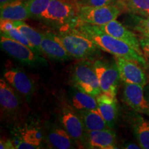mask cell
Listing matches in <instances>:
<instances>
[{"label": "cell", "mask_w": 149, "mask_h": 149, "mask_svg": "<svg viewBox=\"0 0 149 149\" xmlns=\"http://www.w3.org/2000/svg\"><path fill=\"white\" fill-rule=\"evenodd\" d=\"M74 25L75 31L92 41L100 49L112 54L115 57L133 61L144 68L147 67L144 56L139 54L126 43L104 32L99 26L91 25L79 20Z\"/></svg>", "instance_id": "obj_1"}, {"label": "cell", "mask_w": 149, "mask_h": 149, "mask_svg": "<svg viewBox=\"0 0 149 149\" xmlns=\"http://www.w3.org/2000/svg\"><path fill=\"white\" fill-rule=\"evenodd\" d=\"M57 37L72 58L91 61L100 55L101 49L74 29L61 33Z\"/></svg>", "instance_id": "obj_2"}, {"label": "cell", "mask_w": 149, "mask_h": 149, "mask_svg": "<svg viewBox=\"0 0 149 149\" xmlns=\"http://www.w3.org/2000/svg\"><path fill=\"white\" fill-rule=\"evenodd\" d=\"M70 81L78 91L94 97H97L102 93L93 63L91 61L81 60L74 65Z\"/></svg>", "instance_id": "obj_3"}, {"label": "cell", "mask_w": 149, "mask_h": 149, "mask_svg": "<svg viewBox=\"0 0 149 149\" xmlns=\"http://www.w3.org/2000/svg\"><path fill=\"white\" fill-rule=\"evenodd\" d=\"M39 19L55 26H64L72 21L77 22V6L74 8L71 3L65 0H51Z\"/></svg>", "instance_id": "obj_4"}, {"label": "cell", "mask_w": 149, "mask_h": 149, "mask_svg": "<svg viewBox=\"0 0 149 149\" xmlns=\"http://www.w3.org/2000/svg\"><path fill=\"white\" fill-rule=\"evenodd\" d=\"M102 92L116 97L120 75L115 60L109 61L96 59L93 62Z\"/></svg>", "instance_id": "obj_5"}, {"label": "cell", "mask_w": 149, "mask_h": 149, "mask_svg": "<svg viewBox=\"0 0 149 149\" xmlns=\"http://www.w3.org/2000/svg\"><path fill=\"white\" fill-rule=\"evenodd\" d=\"M121 12L122 10L116 4L100 7L77 6V18L79 21L99 26L116 19Z\"/></svg>", "instance_id": "obj_6"}, {"label": "cell", "mask_w": 149, "mask_h": 149, "mask_svg": "<svg viewBox=\"0 0 149 149\" xmlns=\"http://www.w3.org/2000/svg\"><path fill=\"white\" fill-rule=\"evenodd\" d=\"M0 44L2 50L6 53L20 62L29 65L42 62V59L39 57L36 51L2 34H1Z\"/></svg>", "instance_id": "obj_7"}, {"label": "cell", "mask_w": 149, "mask_h": 149, "mask_svg": "<svg viewBox=\"0 0 149 149\" xmlns=\"http://www.w3.org/2000/svg\"><path fill=\"white\" fill-rule=\"evenodd\" d=\"M120 79L124 83L136 84L144 87L147 84V78L141 66L133 61L115 57Z\"/></svg>", "instance_id": "obj_8"}, {"label": "cell", "mask_w": 149, "mask_h": 149, "mask_svg": "<svg viewBox=\"0 0 149 149\" xmlns=\"http://www.w3.org/2000/svg\"><path fill=\"white\" fill-rule=\"evenodd\" d=\"M123 100L135 112L149 116V106L144 95V87L141 85L124 83Z\"/></svg>", "instance_id": "obj_9"}, {"label": "cell", "mask_w": 149, "mask_h": 149, "mask_svg": "<svg viewBox=\"0 0 149 149\" xmlns=\"http://www.w3.org/2000/svg\"><path fill=\"white\" fill-rule=\"evenodd\" d=\"M100 28L107 34L126 43L139 54L143 55V51L141 48L139 39L135 33L126 29L120 22L117 21L116 19L113 20L104 25L100 26Z\"/></svg>", "instance_id": "obj_10"}, {"label": "cell", "mask_w": 149, "mask_h": 149, "mask_svg": "<svg viewBox=\"0 0 149 149\" xmlns=\"http://www.w3.org/2000/svg\"><path fill=\"white\" fill-rule=\"evenodd\" d=\"M40 48L42 53L54 60L66 61L72 58L66 48L59 42L57 35L52 33H44Z\"/></svg>", "instance_id": "obj_11"}, {"label": "cell", "mask_w": 149, "mask_h": 149, "mask_svg": "<svg viewBox=\"0 0 149 149\" xmlns=\"http://www.w3.org/2000/svg\"><path fill=\"white\" fill-rule=\"evenodd\" d=\"M86 141L89 148L98 149L116 148V133L112 128L86 131Z\"/></svg>", "instance_id": "obj_12"}, {"label": "cell", "mask_w": 149, "mask_h": 149, "mask_svg": "<svg viewBox=\"0 0 149 149\" xmlns=\"http://www.w3.org/2000/svg\"><path fill=\"white\" fill-rule=\"evenodd\" d=\"M5 79L17 91L24 96L31 95L34 91V84L28 74L19 68H13L4 72Z\"/></svg>", "instance_id": "obj_13"}, {"label": "cell", "mask_w": 149, "mask_h": 149, "mask_svg": "<svg viewBox=\"0 0 149 149\" xmlns=\"http://www.w3.org/2000/svg\"><path fill=\"white\" fill-rule=\"evenodd\" d=\"M61 122L72 139L83 141L85 128L77 113H74L70 109H64L61 112Z\"/></svg>", "instance_id": "obj_14"}, {"label": "cell", "mask_w": 149, "mask_h": 149, "mask_svg": "<svg viewBox=\"0 0 149 149\" xmlns=\"http://www.w3.org/2000/svg\"><path fill=\"white\" fill-rule=\"evenodd\" d=\"M98 111L107 123L110 128L113 129L115 125L117 116V102L116 97L107 93H102L96 97Z\"/></svg>", "instance_id": "obj_15"}, {"label": "cell", "mask_w": 149, "mask_h": 149, "mask_svg": "<svg viewBox=\"0 0 149 149\" xmlns=\"http://www.w3.org/2000/svg\"><path fill=\"white\" fill-rule=\"evenodd\" d=\"M13 88V87L4 79H0V105L1 113L13 114L19 109V100Z\"/></svg>", "instance_id": "obj_16"}, {"label": "cell", "mask_w": 149, "mask_h": 149, "mask_svg": "<svg viewBox=\"0 0 149 149\" xmlns=\"http://www.w3.org/2000/svg\"><path fill=\"white\" fill-rule=\"evenodd\" d=\"M130 125L141 148L149 149V121L135 112L130 117Z\"/></svg>", "instance_id": "obj_17"}, {"label": "cell", "mask_w": 149, "mask_h": 149, "mask_svg": "<svg viewBox=\"0 0 149 149\" xmlns=\"http://www.w3.org/2000/svg\"><path fill=\"white\" fill-rule=\"evenodd\" d=\"M1 19L24 21L31 18L26 1L17 0L1 8Z\"/></svg>", "instance_id": "obj_18"}, {"label": "cell", "mask_w": 149, "mask_h": 149, "mask_svg": "<svg viewBox=\"0 0 149 149\" xmlns=\"http://www.w3.org/2000/svg\"><path fill=\"white\" fill-rule=\"evenodd\" d=\"M77 115L82 122L86 131L109 129V126L97 109L78 111Z\"/></svg>", "instance_id": "obj_19"}, {"label": "cell", "mask_w": 149, "mask_h": 149, "mask_svg": "<svg viewBox=\"0 0 149 149\" xmlns=\"http://www.w3.org/2000/svg\"><path fill=\"white\" fill-rule=\"evenodd\" d=\"M115 4L130 14L149 17V0H117Z\"/></svg>", "instance_id": "obj_20"}, {"label": "cell", "mask_w": 149, "mask_h": 149, "mask_svg": "<svg viewBox=\"0 0 149 149\" xmlns=\"http://www.w3.org/2000/svg\"><path fill=\"white\" fill-rule=\"evenodd\" d=\"M42 141V134L36 128H29L22 133V139L16 144L15 148H38Z\"/></svg>", "instance_id": "obj_21"}, {"label": "cell", "mask_w": 149, "mask_h": 149, "mask_svg": "<svg viewBox=\"0 0 149 149\" xmlns=\"http://www.w3.org/2000/svg\"><path fill=\"white\" fill-rule=\"evenodd\" d=\"M48 140L54 148L68 149L72 146L71 137L66 130L60 127L54 126L48 133Z\"/></svg>", "instance_id": "obj_22"}, {"label": "cell", "mask_w": 149, "mask_h": 149, "mask_svg": "<svg viewBox=\"0 0 149 149\" xmlns=\"http://www.w3.org/2000/svg\"><path fill=\"white\" fill-rule=\"evenodd\" d=\"M72 104L74 109L78 111L98 109V104L95 97L80 91L74 93L72 96Z\"/></svg>", "instance_id": "obj_23"}, {"label": "cell", "mask_w": 149, "mask_h": 149, "mask_svg": "<svg viewBox=\"0 0 149 149\" xmlns=\"http://www.w3.org/2000/svg\"><path fill=\"white\" fill-rule=\"evenodd\" d=\"M15 27L19 30L25 37L29 40V41L38 53H41V42H42L44 34L39 32L37 30L29 26L26 24H25L23 21H15Z\"/></svg>", "instance_id": "obj_24"}, {"label": "cell", "mask_w": 149, "mask_h": 149, "mask_svg": "<svg viewBox=\"0 0 149 149\" xmlns=\"http://www.w3.org/2000/svg\"><path fill=\"white\" fill-rule=\"evenodd\" d=\"M51 0H26L31 18L38 19L46 10Z\"/></svg>", "instance_id": "obj_25"}, {"label": "cell", "mask_w": 149, "mask_h": 149, "mask_svg": "<svg viewBox=\"0 0 149 149\" xmlns=\"http://www.w3.org/2000/svg\"><path fill=\"white\" fill-rule=\"evenodd\" d=\"M130 19V25L136 32L140 33L143 37H149V17L144 18L137 15L132 14Z\"/></svg>", "instance_id": "obj_26"}, {"label": "cell", "mask_w": 149, "mask_h": 149, "mask_svg": "<svg viewBox=\"0 0 149 149\" xmlns=\"http://www.w3.org/2000/svg\"><path fill=\"white\" fill-rule=\"evenodd\" d=\"M1 34L5 35V36L8 37H10V38L17 41V42L22 43V44H24V45L27 46L28 47L31 48V49L33 50V51L38 53V52L37 51V50L35 48L34 46H33V44H31V43L29 41V40L25 37V35H24L19 30L17 29V28L15 27L13 29H11L8 31H6V32L5 33H1Z\"/></svg>", "instance_id": "obj_27"}, {"label": "cell", "mask_w": 149, "mask_h": 149, "mask_svg": "<svg viewBox=\"0 0 149 149\" xmlns=\"http://www.w3.org/2000/svg\"><path fill=\"white\" fill-rule=\"evenodd\" d=\"M117 0H77V5L79 6L100 7L110 4H115Z\"/></svg>", "instance_id": "obj_28"}, {"label": "cell", "mask_w": 149, "mask_h": 149, "mask_svg": "<svg viewBox=\"0 0 149 149\" xmlns=\"http://www.w3.org/2000/svg\"><path fill=\"white\" fill-rule=\"evenodd\" d=\"M15 28V21L9 19H1L0 29L1 33H5Z\"/></svg>", "instance_id": "obj_29"}, {"label": "cell", "mask_w": 149, "mask_h": 149, "mask_svg": "<svg viewBox=\"0 0 149 149\" xmlns=\"http://www.w3.org/2000/svg\"><path fill=\"white\" fill-rule=\"evenodd\" d=\"M139 40L143 53L149 58V37H143L139 38Z\"/></svg>", "instance_id": "obj_30"}, {"label": "cell", "mask_w": 149, "mask_h": 149, "mask_svg": "<svg viewBox=\"0 0 149 149\" xmlns=\"http://www.w3.org/2000/svg\"><path fill=\"white\" fill-rule=\"evenodd\" d=\"M0 148L6 149V148H15L14 144H13L12 141L10 140H4V139H1L0 141Z\"/></svg>", "instance_id": "obj_31"}, {"label": "cell", "mask_w": 149, "mask_h": 149, "mask_svg": "<svg viewBox=\"0 0 149 149\" xmlns=\"http://www.w3.org/2000/svg\"><path fill=\"white\" fill-rule=\"evenodd\" d=\"M123 148H127V149H132V148L139 149V148H141V146H139V144H135V143L131 142V141H127L126 144H124V146H123Z\"/></svg>", "instance_id": "obj_32"}, {"label": "cell", "mask_w": 149, "mask_h": 149, "mask_svg": "<svg viewBox=\"0 0 149 149\" xmlns=\"http://www.w3.org/2000/svg\"><path fill=\"white\" fill-rule=\"evenodd\" d=\"M15 1H17V0H0V6H1V8H2L3 6L8 4V3H12Z\"/></svg>", "instance_id": "obj_33"}, {"label": "cell", "mask_w": 149, "mask_h": 149, "mask_svg": "<svg viewBox=\"0 0 149 149\" xmlns=\"http://www.w3.org/2000/svg\"><path fill=\"white\" fill-rule=\"evenodd\" d=\"M144 95L149 106V85L146 86V87L144 89Z\"/></svg>", "instance_id": "obj_34"}, {"label": "cell", "mask_w": 149, "mask_h": 149, "mask_svg": "<svg viewBox=\"0 0 149 149\" xmlns=\"http://www.w3.org/2000/svg\"><path fill=\"white\" fill-rule=\"evenodd\" d=\"M148 59H149V58H148Z\"/></svg>", "instance_id": "obj_35"}]
</instances>
